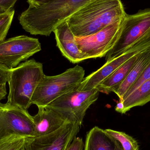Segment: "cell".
I'll return each instance as SVG.
<instances>
[{"label": "cell", "instance_id": "6da1fadb", "mask_svg": "<svg viewBox=\"0 0 150 150\" xmlns=\"http://www.w3.org/2000/svg\"><path fill=\"white\" fill-rule=\"evenodd\" d=\"M92 0H28L18 16L22 28L32 35L49 36L55 27Z\"/></svg>", "mask_w": 150, "mask_h": 150}, {"label": "cell", "instance_id": "7a4b0ae2", "mask_svg": "<svg viewBox=\"0 0 150 150\" xmlns=\"http://www.w3.org/2000/svg\"><path fill=\"white\" fill-rule=\"evenodd\" d=\"M127 14L120 0H92L77 11L67 21L75 37L83 38L123 19Z\"/></svg>", "mask_w": 150, "mask_h": 150}, {"label": "cell", "instance_id": "3957f363", "mask_svg": "<svg viewBox=\"0 0 150 150\" xmlns=\"http://www.w3.org/2000/svg\"><path fill=\"white\" fill-rule=\"evenodd\" d=\"M45 75L43 64L34 59L10 70L8 82L9 90L5 105L27 110L33 105V93Z\"/></svg>", "mask_w": 150, "mask_h": 150}, {"label": "cell", "instance_id": "277c9868", "mask_svg": "<svg viewBox=\"0 0 150 150\" xmlns=\"http://www.w3.org/2000/svg\"><path fill=\"white\" fill-rule=\"evenodd\" d=\"M85 70L76 65L55 76L44 75L32 98L38 107L48 105L62 95L76 90L83 80Z\"/></svg>", "mask_w": 150, "mask_h": 150}, {"label": "cell", "instance_id": "5b68a950", "mask_svg": "<svg viewBox=\"0 0 150 150\" xmlns=\"http://www.w3.org/2000/svg\"><path fill=\"white\" fill-rule=\"evenodd\" d=\"M150 35V9L127 14L119 37L114 46L106 55V62L120 56L130 47Z\"/></svg>", "mask_w": 150, "mask_h": 150}, {"label": "cell", "instance_id": "8992f818", "mask_svg": "<svg viewBox=\"0 0 150 150\" xmlns=\"http://www.w3.org/2000/svg\"><path fill=\"white\" fill-rule=\"evenodd\" d=\"M97 89L86 91L77 89L54 100L46 106L59 112L70 122L81 126L86 111L98 98Z\"/></svg>", "mask_w": 150, "mask_h": 150}, {"label": "cell", "instance_id": "52a82bcc", "mask_svg": "<svg viewBox=\"0 0 150 150\" xmlns=\"http://www.w3.org/2000/svg\"><path fill=\"white\" fill-rule=\"evenodd\" d=\"M13 136L35 137L33 116L27 110L0 103V143Z\"/></svg>", "mask_w": 150, "mask_h": 150}, {"label": "cell", "instance_id": "ba28073f", "mask_svg": "<svg viewBox=\"0 0 150 150\" xmlns=\"http://www.w3.org/2000/svg\"><path fill=\"white\" fill-rule=\"evenodd\" d=\"M124 18L110 24L93 35L83 38L76 37L78 47L84 60L106 55L119 37Z\"/></svg>", "mask_w": 150, "mask_h": 150}, {"label": "cell", "instance_id": "9c48e42d", "mask_svg": "<svg viewBox=\"0 0 150 150\" xmlns=\"http://www.w3.org/2000/svg\"><path fill=\"white\" fill-rule=\"evenodd\" d=\"M38 39L19 35L0 43V65L10 70L41 51Z\"/></svg>", "mask_w": 150, "mask_h": 150}, {"label": "cell", "instance_id": "30bf717a", "mask_svg": "<svg viewBox=\"0 0 150 150\" xmlns=\"http://www.w3.org/2000/svg\"><path fill=\"white\" fill-rule=\"evenodd\" d=\"M150 47V35L130 47L120 56L106 62L100 68L84 78L77 90L86 91L96 89L105 79L134 56Z\"/></svg>", "mask_w": 150, "mask_h": 150}, {"label": "cell", "instance_id": "8fae6325", "mask_svg": "<svg viewBox=\"0 0 150 150\" xmlns=\"http://www.w3.org/2000/svg\"><path fill=\"white\" fill-rule=\"evenodd\" d=\"M81 126L67 122L55 132L39 137L27 138L25 150H66L76 137Z\"/></svg>", "mask_w": 150, "mask_h": 150}, {"label": "cell", "instance_id": "7c38bea8", "mask_svg": "<svg viewBox=\"0 0 150 150\" xmlns=\"http://www.w3.org/2000/svg\"><path fill=\"white\" fill-rule=\"evenodd\" d=\"M53 32L55 34L57 46L62 55L70 62L79 63L84 60L79 49L76 37L70 30L67 20L57 26Z\"/></svg>", "mask_w": 150, "mask_h": 150}, {"label": "cell", "instance_id": "4fadbf2b", "mask_svg": "<svg viewBox=\"0 0 150 150\" xmlns=\"http://www.w3.org/2000/svg\"><path fill=\"white\" fill-rule=\"evenodd\" d=\"M38 108V113L33 116L35 137L53 133L65 123L70 122L61 114L47 106Z\"/></svg>", "mask_w": 150, "mask_h": 150}, {"label": "cell", "instance_id": "5bb4252c", "mask_svg": "<svg viewBox=\"0 0 150 150\" xmlns=\"http://www.w3.org/2000/svg\"><path fill=\"white\" fill-rule=\"evenodd\" d=\"M150 61V47L139 55L136 62L127 76L115 92L120 101H122L124 95L138 80Z\"/></svg>", "mask_w": 150, "mask_h": 150}, {"label": "cell", "instance_id": "9a60e30c", "mask_svg": "<svg viewBox=\"0 0 150 150\" xmlns=\"http://www.w3.org/2000/svg\"><path fill=\"white\" fill-rule=\"evenodd\" d=\"M140 54L129 59L117 69L110 76L103 81L96 88L99 92L105 94H109L111 92H114L127 76L136 62Z\"/></svg>", "mask_w": 150, "mask_h": 150}, {"label": "cell", "instance_id": "2e32d148", "mask_svg": "<svg viewBox=\"0 0 150 150\" xmlns=\"http://www.w3.org/2000/svg\"><path fill=\"white\" fill-rule=\"evenodd\" d=\"M84 150H119L104 129L94 127L86 134Z\"/></svg>", "mask_w": 150, "mask_h": 150}, {"label": "cell", "instance_id": "e0dca14e", "mask_svg": "<svg viewBox=\"0 0 150 150\" xmlns=\"http://www.w3.org/2000/svg\"><path fill=\"white\" fill-rule=\"evenodd\" d=\"M150 101V79L142 84L133 92L124 96L120 101L123 106L121 114H124L131 108L144 105Z\"/></svg>", "mask_w": 150, "mask_h": 150}, {"label": "cell", "instance_id": "ac0fdd59", "mask_svg": "<svg viewBox=\"0 0 150 150\" xmlns=\"http://www.w3.org/2000/svg\"><path fill=\"white\" fill-rule=\"evenodd\" d=\"M105 133L115 143L119 150H140L137 141L124 132L111 129H104Z\"/></svg>", "mask_w": 150, "mask_h": 150}, {"label": "cell", "instance_id": "d6986e66", "mask_svg": "<svg viewBox=\"0 0 150 150\" xmlns=\"http://www.w3.org/2000/svg\"><path fill=\"white\" fill-rule=\"evenodd\" d=\"M14 9L0 14V43L5 40L10 28L14 14Z\"/></svg>", "mask_w": 150, "mask_h": 150}, {"label": "cell", "instance_id": "ffe728a7", "mask_svg": "<svg viewBox=\"0 0 150 150\" xmlns=\"http://www.w3.org/2000/svg\"><path fill=\"white\" fill-rule=\"evenodd\" d=\"M27 138L13 136L0 143V150H20L25 145Z\"/></svg>", "mask_w": 150, "mask_h": 150}, {"label": "cell", "instance_id": "44dd1931", "mask_svg": "<svg viewBox=\"0 0 150 150\" xmlns=\"http://www.w3.org/2000/svg\"><path fill=\"white\" fill-rule=\"evenodd\" d=\"M150 79V61L149 63L146 66L144 70L143 71L142 75L140 77L138 80L132 86V87L126 93L125 95H128L129 93L133 92L136 89H137L138 87L140 86L142 84L146 82L147 80Z\"/></svg>", "mask_w": 150, "mask_h": 150}, {"label": "cell", "instance_id": "7402d4cb", "mask_svg": "<svg viewBox=\"0 0 150 150\" xmlns=\"http://www.w3.org/2000/svg\"><path fill=\"white\" fill-rule=\"evenodd\" d=\"M17 0H0V14L14 9Z\"/></svg>", "mask_w": 150, "mask_h": 150}, {"label": "cell", "instance_id": "603a6c76", "mask_svg": "<svg viewBox=\"0 0 150 150\" xmlns=\"http://www.w3.org/2000/svg\"><path fill=\"white\" fill-rule=\"evenodd\" d=\"M84 145L82 138L76 137L66 150H83Z\"/></svg>", "mask_w": 150, "mask_h": 150}, {"label": "cell", "instance_id": "cb8c5ba5", "mask_svg": "<svg viewBox=\"0 0 150 150\" xmlns=\"http://www.w3.org/2000/svg\"><path fill=\"white\" fill-rule=\"evenodd\" d=\"M10 70L0 65V84L6 85L8 80Z\"/></svg>", "mask_w": 150, "mask_h": 150}, {"label": "cell", "instance_id": "d4e9b609", "mask_svg": "<svg viewBox=\"0 0 150 150\" xmlns=\"http://www.w3.org/2000/svg\"><path fill=\"white\" fill-rule=\"evenodd\" d=\"M7 94L6 85L0 84V103L1 100L5 98Z\"/></svg>", "mask_w": 150, "mask_h": 150}, {"label": "cell", "instance_id": "484cf974", "mask_svg": "<svg viewBox=\"0 0 150 150\" xmlns=\"http://www.w3.org/2000/svg\"><path fill=\"white\" fill-rule=\"evenodd\" d=\"M123 106L122 102L119 101V103H117L116 107H115V110L116 112L122 113L123 110Z\"/></svg>", "mask_w": 150, "mask_h": 150}, {"label": "cell", "instance_id": "4316f807", "mask_svg": "<svg viewBox=\"0 0 150 150\" xmlns=\"http://www.w3.org/2000/svg\"><path fill=\"white\" fill-rule=\"evenodd\" d=\"M20 150H25V146Z\"/></svg>", "mask_w": 150, "mask_h": 150}]
</instances>
